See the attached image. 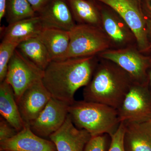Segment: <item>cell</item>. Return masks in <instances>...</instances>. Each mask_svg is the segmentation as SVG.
Instances as JSON below:
<instances>
[{
  "mask_svg": "<svg viewBox=\"0 0 151 151\" xmlns=\"http://www.w3.org/2000/svg\"><path fill=\"white\" fill-rule=\"evenodd\" d=\"M99 61L97 55L51 61L42 80L52 97L70 105L75 92L91 81Z\"/></svg>",
  "mask_w": 151,
  "mask_h": 151,
  "instance_id": "obj_1",
  "label": "cell"
},
{
  "mask_svg": "<svg viewBox=\"0 0 151 151\" xmlns=\"http://www.w3.org/2000/svg\"><path fill=\"white\" fill-rule=\"evenodd\" d=\"M134 83L130 75L119 65L99 58L92 78L83 90L84 100L118 110Z\"/></svg>",
  "mask_w": 151,
  "mask_h": 151,
  "instance_id": "obj_2",
  "label": "cell"
},
{
  "mask_svg": "<svg viewBox=\"0 0 151 151\" xmlns=\"http://www.w3.org/2000/svg\"><path fill=\"white\" fill-rule=\"evenodd\" d=\"M68 114L74 125L86 130L92 137L112 134L121 122L118 110L108 105L83 100L69 105Z\"/></svg>",
  "mask_w": 151,
  "mask_h": 151,
  "instance_id": "obj_3",
  "label": "cell"
},
{
  "mask_svg": "<svg viewBox=\"0 0 151 151\" xmlns=\"http://www.w3.org/2000/svg\"><path fill=\"white\" fill-rule=\"evenodd\" d=\"M69 35L68 49L60 60L97 55L111 49V40L100 27L76 24L69 31Z\"/></svg>",
  "mask_w": 151,
  "mask_h": 151,
  "instance_id": "obj_4",
  "label": "cell"
},
{
  "mask_svg": "<svg viewBox=\"0 0 151 151\" xmlns=\"http://www.w3.org/2000/svg\"><path fill=\"white\" fill-rule=\"evenodd\" d=\"M97 56L119 65L130 75L134 83H149L151 54H143L137 46L119 49H110L102 52Z\"/></svg>",
  "mask_w": 151,
  "mask_h": 151,
  "instance_id": "obj_5",
  "label": "cell"
},
{
  "mask_svg": "<svg viewBox=\"0 0 151 151\" xmlns=\"http://www.w3.org/2000/svg\"><path fill=\"white\" fill-rule=\"evenodd\" d=\"M95 1L107 5L117 12L134 34L139 51L147 55L151 54V47L147 36L143 0Z\"/></svg>",
  "mask_w": 151,
  "mask_h": 151,
  "instance_id": "obj_6",
  "label": "cell"
},
{
  "mask_svg": "<svg viewBox=\"0 0 151 151\" xmlns=\"http://www.w3.org/2000/svg\"><path fill=\"white\" fill-rule=\"evenodd\" d=\"M117 110L121 122L151 120V90L149 83H133Z\"/></svg>",
  "mask_w": 151,
  "mask_h": 151,
  "instance_id": "obj_7",
  "label": "cell"
},
{
  "mask_svg": "<svg viewBox=\"0 0 151 151\" xmlns=\"http://www.w3.org/2000/svg\"><path fill=\"white\" fill-rule=\"evenodd\" d=\"M43 75V70L17 48L9 62L5 80L13 89L17 102L28 88L42 79Z\"/></svg>",
  "mask_w": 151,
  "mask_h": 151,
  "instance_id": "obj_8",
  "label": "cell"
},
{
  "mask_svg": "<svg viewBox=\"0 0 151 151\" xmlns=\"http://www.w3.org/2000/svg\"><path fill=\"white\" fill-rule=\"evenodd\" d=\"M97 3L102 27L111 40V49L138 46L136 36L121 16L107 5L100 2Z\"/></svg>",
  "mask_w": 151,
  "mask_h": 151,
  "instance_id": "obj_9",
  "label": "cell"
},
{
  "mask_svg": "<svg viewBox=\"0 0 151 151\" xmlns=\"http://www.w3.org/2000/svg\"><path fill=\"white\" fill-rule=\"evenodd\" d=\"M70 105L52 97L37 118L29 124L31 129L39 137H49L64 124Z\"/></svg>",
  "mask_w": 151,
  "mask_h": 151,
  "instance_id": "obj_10",
  "label": "cell"
},
{
  "mask_svg": "<svg viewBox=\"0 0 151 151\" xmlns=\"http://www.w3.org/2000/svg\"><path fill=\"white\" fill-rule=\"evenodd\" d=\"M51 97L42 80L36 81L28 88L17 102L24 123L29 125L36 119Z\"/></svg>",
  "mask_w": 151,
  "mask_h": 151,
  "instance_id": "obj_11",
  "label": "cell"
},
{
  "mask_svg": "<svg viewBox=\"0 0 151 151\" xmlns=\"http://www.w3.org/2000/svg\"><path fill=\"white\" fill-rule=\"evenodd\" d=\"M91 137L86 130L76 127L69 114L62 127L49 137L57 151H84Z\"/></svg>",
  "mask_w": 151,
  "mask_h": 151,
  "instance_id": "obj_12",
  "label": "cell"
},
{
  "mask_svg": "<svg viewBox=\"0 0 151 151\" xmlns=\"http://www.w3.org/2000/svg\"><path fill=\"white\" fill-rule=\"evenodd\" d=\"M0 151H57L52 141L36 134L26 124L15 136L0 143Z\"/></svg>",
  "mask_w": 151,
  "mask_h": 151,
  "instance_id": "obj_13",
  "label": "cell"
},
{
  "mask_svg": "<svg viewBox=\"0 0 151 151\" xmlns=\"http://www.w3.org/2000/svg\"><path fill=\"white\" fill-rule=\"evenodd\" d=\"M37 14L44 28L70 31L76 24L66 0H49Z\"/></svg>",
  "mask_w": 151,
  "mask_h": 151,
  "instance_id": "obj_14",
  "label": "cell"
},
{
  "mask_svg": "<svg viewBox=\"0 0 151 151\" xmlns=\"http://www.w3.org/2000/svg\"><path fill=\"white\" fill-rule=\"evenodd\" d=\"M44 28L40 18L35 16L24 19L1 27V41L19 44L21 42L37 37Z\"/></svg>",
  "mask_w": 151,
  "mask_h": 151,
  "instance_id": "obj_15",
  "label": "cell"
},
{
  "mask_svg": "<svg viewBox=\"0 0 151 151\" xmlns=\"http://www.w3.org/2000/svg\"><path fill=\"white\" fill-rule=\"evenodd\" d=\"M124 123L126 151H151V119L144 122Z\"/></svg>",
  "mask_w": 151,
  "mask_h": 151,
  "instance_id": "obj_16",
  "label": "cell"
},
{
  "mask_svg": "<svg viewBox=\"0 0 151 151\" xmlns=\"http://www.w3.org/2000/svg\"><path fill=\"white\" fill-rule=\"evenodd\" d=\"M0 113L2 117L18 132L25 125L20 113L13 89L5 79L0 84Z\"/></svg>",
  "mask_w": 151,
  "mask_h": 151,
  "instance_id": "obj_17",
  "label": "cell"
},
{
  "mask_svg": "<svg viewBox=\"0 0 151 151\" xmlns=\"http://www.w3.org/2000/svg\"><path fill=\"white\" fill-rule=\"evenodd\" d=\"M37 37L46 47L51 61L61 59L68 49L69 31L54 28H44Z\"/></svg>",
  "mask_w": 151,
  "mask_h": 151,
  "instance_id": "obj_18",
  "label": "cell"
},
{
  "mask_svg": "<svg viewBox=\"0 0 151 151\" xmlns=\"http://www.w3.org/2000/svg\"><path fill=\"white\" fill-rule=\"evenodd\" d=\"M76 24L102 27L101 17L95 0H66Z\"/></svg>",
  "mask_w": 151,
  "mask_h": 151,
  "instance_id": "obj_19",
  "label": "cell"
},
{
  "mask_svg": "<svg viewBox=\"0 0 151 151\" xmlns=\"http://www.w3.org/2000/svg\"><path fill=\"white\" fill-rule=\"evenodd\" d=\"M17 48L27 58L42 70H44L51 62L46 47L37 37L21 42Z\"/></svg>",
  "mask_w": 151,
  "mask_h": 151,
  "instance_id": "obj_20",
  "label": "cell"
},
{
  "mask_svg": "<svg viewBox=\"0 0 151 151\" xmlns=\"http://www.w3.org/2000/svg\"><path fill=\"white\" fill-rule=\"evenodd\" d=\"M37 15L27 0H6L5 16L9 24Z\"/></svg>",
  "mask_w": 151,
  "mask_h": 151,
  "instance_id": "obj_21",
  "label": "cell"
},
{
  "mask_svg": "<svg viewBox=\"0 0 151 151\" xmlns=\"http://www.w3.org/2000/svg\"><path fill=\"white\" fill-rule=\"evenodd\" d=\"M18 44L1 41L0 44V82L5 79L9 62Z\"/></svg>",
  "mask_w": 151,
  "mask_h": 151,
  "instance_id": "obj_22",
  "label": "cell"
},
{
  "mask_svg": "<svg viewBox=\"0 0 151 151\" xmlns=\"http://www.w3.org/2000/svg\"><path fill=\"white\" fill-rule=\"evenodd\" d=\"M125 132V124L121 122L116 132L110 136L111 142L108 151H126L124 145Z\"/></svg>",
  "mask_w": 151,
  "mask_h": 151,
  "instance_id": "obj_23",
  "label": "cell"
},
{
  "mask_svg": "<svg viewBox=\"0 0 151 151\" xmlns=\"http://www.w3.org/2000/svg\"><path fill=\"white\" fill-rule=\"evenodd\" d=\"M108 135L103 134L92 137L85 146L84 151H106Z\"/></svg>",
  "mask_w": 151,
  "mask_h": 151,
  "instance_id": "obj_24",
  "label": "cell"
},
{
  "mask_svg": "<svg viewBox=\"0 0 151 151\" xmlns=\"http://www.w3.org/2000/svg\"><path fill=\"white\" fill-rule=\"evenodd\" d=\"M17 131L4 119L0 118V143L12 138L17 134Z\"/></svg>",
  "mask_w": 151,
  "mask_h": 151,
  "instance_id": "obj_25",
  "label": "cell"
},
{
  "mask_svg": "<svg viewBox=\"0 0 151 151\" xmlns=\"http://www.w3.org/2000/svg\"><path fill=\"white\" fill-rule=\"evenodd\" d=\"M37 14L40 12L49 0H27Z\"/></svg>",
  "mask_w": 151,
  "mask_h": 151,
  "instance_id": "obj_26",
  "label": "cell"
},
{
  "mask_svg": "<svg viewBox=\"0 0 151 151\" xmlns=\"http://www.w3.org/2000/svg\"><path fill=\"white\" fill-rule=\"evenodd\" d=\"M143 8L146 16L147 36L151 47V11L146 9L144 6Z\"/></svg>",
  "mask_w": 151,
  "mask_h": 151,
  "instance_id": "obj_27",
  "label": "cell"
},
{
  "mask_svg": "<svg viewBox=\"0 0 151 151\" xmlns=\"http://www.w3.org/2000/svg\"><path fill=\"white\" fill-rule=\"evenodd\" d=\"M6 0H0V22L5 15Z\"/></svg>",
  "mask_w": 151,
  "mask_h": 151,
  "instance_id": "obj_28",
  "label": "cell"
},
{
  "mask_svg": "<svg viewBox=\"0 0 151 151\" xmlns=\"http://www.w3.org/2000/svg\"><path fill=\"white\" fill-rule=\"evenodd\" d=\"M144 7L151 11V0H143Z\"/></svg>",
  "mask_w": 151,
  "mask_h": 151,
  "instance_id": "obj_29",
  "label": "cell"
},
{
  "mask_svg": "<svg viewBox=\"0 0 151 151\" xmlns=\"http://www.w3.org/2000/svg\"><path fill=\"white\" fill-rule=\"evenodd\" d=\"M149 85L150 86L151 90V67L150 69V71H149Z\"/></svg>",
  "mask_w": 151,
  "mask_h": 151,
  "instance_id": "obj_30",
  "label": "cell"
},
{
  "mask_svg": "<svg viewBox=\"0 0 151 151\" xmlns=\"http://www.w3.org/2000/svg\"></svg>",
  "mask_w": 151,
  "mask_h": 151,
  "instance_id": "obj_31",
  "label": "cell"
}]
</instances>
